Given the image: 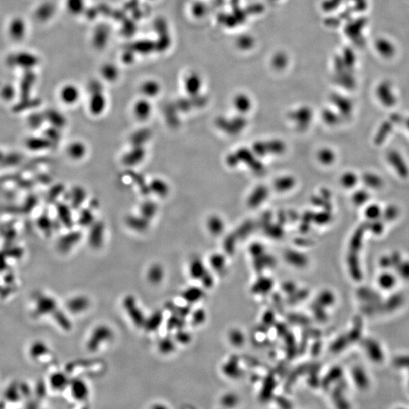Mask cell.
<instances>
[{
	"label": "cell",
	"instance_id": "d4e9b609",
	"mask_svg": "<svg viewBox=\"0 0 409 409\" xmlns=\"http://www.w3.org/2000/svg\"><path fill=\"white\" fill-rule=\"evenodd\" d=\"M164 277H165V270H164L163 267L160 264H153L147 270V278L150 284H155V285L160 284L163 281Z\"/></svg>",
	"mask_w": 409,
	"mask_h": 409
},
{
	"label": "cell",
	"instance_id": "7bdbcfd3",
	"mask_svg": "<svg viewBox=\"0 0 409 409\" xmlns=\"http://www.w3.org/2000/svg\"><path fill=\"white\" fill-rule=\"evenodd\" d=\"M190 340V337L188 333L185 332L182 329L178 330L175 333V340L178 342V343L185 344V343H188Z\"/></svg>",
	"mask_w": 409,
	"mask_h": 409
},
{
	"label": "cell",
	"instance_id": "b9f144b4",
	"mask_svg": "<svg viewBox=\"0 0 409 409\" xmlns=\"http://www.w3.org/2000/svg\"><path fill=\"white\" fill-rule=\"evenodd\" d=\"M190 274L193 278H199L202 276L203 270L200 263L198 261H194L190 264Z\"/></svg>",
	"mask_w": 409,
	"mask_h": 409
},
{
	"label": "cell",
	"instance_id": "277c9868",
	"mask_svg": "<svg viewBox=\"0 0 409 409\" xmlns=\"http://www.w3.org/2000/svg\"><path fill=\"white\" fill-rule=\"evenodd\" d=\"M108 99L102 90H93L89 98L87 108L93 117H99L106 111Z\"/></svg>",
	"mask_w": 409,
	"mask_h": 409
},
{
	"label": "cell",
	"instance_id": "9a60e30c",
	"mask_svg": "<svg viewBox=\"0 0 409 409\" xmlns=\"http://www.w3.org/2000/svg\"><path fill=\"white\" fill-rule=\"evenodd\" d=\"M149 191L159 198H165L169 195V188L167 181L162 178H153L148 185Z\"/></svg>",
	"mask_w": 409,
	"mask_h": 409
},
{
	"label": "cell",
	"instance_id": "e575fe53",
	"mask_svg": "<svg viewBox=\"0 0 409 409\" xmlns=\"http://www.w3.org/2000/svg\"><path fill=\"white\" fill-rule=\"evenodd\" d=\"M54 317L59 325L65 331H70L72 327V324L66 315L62 311L56 310L54 312Z\"/></svg>",
	"mask_w": 409,
	"mask_h": 409
},
{
	"label": "cell",
	"instance_id": "52a82bcc",
	"mask_svg": "<svg viewBox=\"0 0 409 409\" xmlns=\"http://www.w3.org/2000/svg\"><path fill=\"white\" fill-rule=\"evenodd\" d=\"M376 96L380 103L386 108H392L396 104V97L389 81H383L376 89Z\"/></svg>",
	"mask_w": 409,
	"mask_h": 409
},
{
	"label": "cell",
	"instance_id": "2e32d148",
	"mask_svg": "<svg viewBox=\"0 0 409 409\" xmlns=\"http://www.w3.org/2000/svg\"><path fill=\"white\" fill-rule=\"evenodd\" d=\"M87 0H64L65 11L73 17L81 16L87 9Z\"/></svg>",
	"mask_w": 409,
	"mask_h": 409
},
{
	"label": "cell",
	"instance_id": "e0dca14e",
	"mask_svg": "<svg viewBox=\"0 0 409 409\" xmlns=\"http://www.w3.org/2000/svg\"><path fill=\"white\" fill-rule=\"evenodd\" d=\"M100 76L106 83L112 84L119 80L120 73L118 67L113 63H105L101 67Z\"/></svg>",
	"mask_w": 409,
	"mask_h": 409
},
{
	"label": "cell",
	"instance_id": "ffe728a7",
	"mask_svg": "<svg viewBox=\"0 0 409 409\" xmlns=\"http://www.w3.org/2000/svg\"><path fill=\"white\" fill-rule=\"evenodd\" d=\"M87 197V192L80 186H76L71 189L69 193L70 206L71 208L78 209L83 205Z\"/></svg>",
	"mask_w": 409,
	"mask_h": 409
},
{
	"label": "cell",
	"instance_id": "7c38bea8",
	"mask_svg": "<svg viewBox=\"0 0 409 409\" xmlns=\"http://www.w3.org/2000/svg\"><path fill=\"white\" fill-rule=\"evenodd\" d=\"M66 153L70 159L74 161H80L84 159L88 153V149L84 142L81 141H74L68 144Z\"/></svg>",
	"mask_w": 409,
	"mask_h": 409
},
{
	"label": "cell",
	"instance_id": "f35d334b",
	"mask_svg": "<svg viewBox=\"0 0 409 409\" xmlns=\"http://www.w3.org/2000/svg\"><path fill=\"white\" fill-rule=\"evenodd\" d=\"M201 296V292L197 288H189L183 293V297L186 301L193 303L199 300Z\"/></svg>",
	"mask_w": 409,
	"mask_h": 409
},
{
	"label": "cell",
	"instance_id": "f546056e",
	"mask_svg": "<svg viewBox=\"0 0 409 409\" xmlns=\"http://www.w3.org/2000/svg\"><path fill=\"white\" fill-rule=\"evenodd\" d=\"M95 222H96V221H95L94 215H93V212L90 210V209L81 210L78 218V223L80 224V226L84 227H90Z\"/></svg>",
	"mask_w": 409,
	"mask_h": 409
},
{
	"label": "cell",
	"instance_id": "83f0119b",
	"mask_svg": "<svg viewBox=\"0 0 409 409\" xmlns=\"http://www.w3.org/2000/svg\"><path fill=\"white\" fill-rule=\"evenodd\" d=\"M59 216H60L62 222L63 223L64 225L67 228H72L74 225V221H73L72 214H71V206H66V205H62L60 206V209H59Z\"/></svg>",
	"mask_w": 409,
	"mask_h": 409
},
{
	"label": "cell",
	"instance_id": "603a6c76",
	"mask_svg": "<svg viewBox=\"0 0 409 409\" xmlns=\"http://www.w3.org/2000/svg\"><path fill=\"white\" fill-rule=\"evenodd\" d=\"M71 380V379L69 378L65 373L57 372L52 375L50 383L53 389L62 391L69 386Z\"/></svg>",
	"mask_w": 409,
	"mask_h": 409
},
{
	"label": "cell",
	"instance_id": "8992f818",
	"mask_svg": "<svg viewBox=\"0 0 409 409\" xmlns=\"http://www.w3.org/2000/svg\"><path fill=\"white\" fill-rule=\"evenodd\" d=\"M138 90L141 97L153 101L160 96L162 91V86L159 80L150 77L144 79L141 82Z\"/></svg>",
	"mask_w": 409,
	"mask_h": 409
},
{
	"label": "cell",
	"instance_id": "d6986e66",
	"mask_svg": "<svg viewBox=\"0 0 409 409\" xmlns=\"http://www.w3.org/2000/svg\"><path fill=\"white\" fill-rule=\"evenodd\" d=\"M375 48L383 57L390 59L395 54V47L390 40L386 38L377 39Z\"/></svg>",
	"mask_w": 409,
	"mask_h": 409
},
{
	"label": "cell",
	"instance_id": "60d3db41",
	"mask_svg": "<svg viewBox=\"0 0 409 409\" xmlns=\"http://www.w3.org/2000/svg\"><path fill=\"white\" fill-rule=\"evenodd\" d=\"M340 110L345 115H350L352 111V105L350 101L346 99H339L337 101Z\"/></svg>",
	"mask_w": 409,
	"mask_h": 409
},
{
	"label": "cell",
	"instance_id": "74e56055",
	"mask_svg": "<svg viewBox=\"0 0 409 409\" xmlns=\"http://www.w3.org/2000/svg\"><path fill=\"white\" fill-rule=\"evenodd\" d=\"M358 181V176L353 172H348L346 175H343V178H342V182H343V185H344V187H347V188H352V187H355Z\"/></svg>",
	"mask_w": 409,
	"mask_h": 409
},
{
	"label": "cell",
	"instance_id": "6da1fadb",
	"mask_svg": "<svg viewBox=\"0 0 409 409\" xmlns=\"http://www.w3.org/2000/svg\"><path fill=\"white\" fill-rule=\"evenodd\" d=\"M114 337V333L108 325L97 326L93 330L87 343V349L89 352H96L100 346L106 342L110 341Z\"/></svg>",
	"mask_w": 409,
	"mask_h": 409
},
{
	"label": "cell",
	"instance_id": "9c48e42d",
	"mask_svg": "<svg viewBox=\"0 0 409 409\" xmlns=\"http://www.w3.org/2000/svg\"><path fill=\"white\" fill-rule=\"evenodd\" d=\"M71 395L78 401H84L89 398L90 390L84 380L80 378L71 379L69 385Z\"/></svg>",
	"mask_w": 409,
	"mask_h": 409
},
{
	"label": "cell",
	"instance_id": "4316f807",
	"mask_svg": "<svg viewBox=\"0 0 409 409\" xmlns=\"http://www.w3.org/2000/svg\"><path fill=\"white\" fill-rule=\"evenodd\" d=\"M158 206L156 202L152 200H147L141 204L140 208V215L148 220L154 218L157 213Z\"/></svg>",
	"mask_w": 409,
	"mask_h": 409
},
{
	"label": "cell",
	"instance_id": "bcb514c9",
	"mask_svg": "<svg viewBox=\"0 0 409 409\" xmlns=\"http://www.w3.org/2000/svg\"><path fill=\"white\" fill-rule=\"evenodd\" d=\"M148 1H150V2H156L157 0H148Z\"/></svg>",
	"mask_w": 409,
	"mask_h": 409
},
{
	"label": "cell",
	"instance_id": "f1b7e54d",
	"mask_svg": "<svg viewBox=\"0 0 409 409\" xmlns=\"http://www.w3.org/2000/svg\"><path fill=\"white\" fill-rule=\"evenodd\" d=\"M184 325V317L173 315V314H172V315L168 318L167 322H166V328L169 331H177L178 330L182 329Z\"/></svg>",
	"mask_w": 409,
	"mask_h": 409
},
{
	"label": "cell",
	"instance_id": "7402d4cb",
	"mask_svg": "<svg viewBox=\"0 0 409 409\" xmlns=\"http://www.w3.org/2000/svg\"><path fill=\"white\" fill-rule=\"evenodd\" d=\"M393 122L392 120H387V121L383 122V124L379 127L377 133H376L375 138H374V143L376 145L380 146L386 141L388 137L390 134L393 129Z\"/></svg>",
	"mask_w": 409,
	"mask_h": 409
},
{
	"label": "cell",
	"instance_id": "836d02e7",
	"mask_svg": "<svg viewBox=\"0 0 409 409\" xmlns=\"http://www.w3.org/2000/svg\"><path fill=\"white\" fill-rule=\"evenodd\" d=\"M370 199V193L365 190H358L352 196L354 204L357 206H364Z\"/></svg>",
	"mask_w": 409,
	"mask_h": 409
},
{
	"label": "cell",
	"instance_id": "ee69618b",
	"mask_svg": "<svg viewBox=\"0 0 409 409\" xmlns=\"http://www.w3.org/2000/svg\"><path fill=\"white\" fill-rule=\"evenodd\" d=\"M356 4V8L359 11H364L367 8V1L366 0H354Z\"/></svg>",
	"mask_w": 409,
	"mask_h": 409
},
{
	"label": "cell",
	"instance_id": "1f68e13d",
	"mask_svg": "<svg viewBox=\"0 0 409 409\" xmlns=\"http://www.w3.org/2000/svg\"><path fill=\"white\" fill-rule=\"evenodd\" d=\"M383 210L377 204H371L364 210V216L369 221H375L382 217Z\"/></svg>",
	"mask_w": 409,
	"mask_h": 409
},
{
	"label": "cell",
	"instance_id": "d6a6232c",
	"mask_svg": "<svg viewBox=\"0 0 409 409\" xmlns=\"http://www.w3.org/2000/svg\"><path fill=\"white\" fill-rule=\"evenodd\" d=\"M165 308H166V310L169 311L173 315H179V316L184 317V318L189 314L188 307L178 306V305L175 304L172 302H167L165 304Z\"/></svg>",
	"mask_w": 409,
	"mask_h": 409
},
{
	"label": "cell",
	"instance_id": "3957f363",
	"mask_svg": "<svg viewBox=\"0 0 409 409\" xmlns=\"http://www.w3.org/2000/svg\"><path fill=\"white\" fill-rule=\"evenodd\" d=\"M122 305L133 324L138 328H143L147 317L138 306L134 296H126L123 300Z\"/></svg>",
	"mask_w": 409,
	"mask_h": 409
},
{
	"label": "cell",
	"instance_id": "8fae6325",
	"mask_svg": "<svg viewBox=\"0 0 409 409\" xmlns=\"http://www.w3.org/2000/svg\"><path fill=\"white\" fill-rule=\"evenodd\" d=\"M146 156V150L143 146H132L123 156V162L127 166H138L144 161Z\"/></svg>",
	"mask_w": 409,
	"mask_h": 409
},
{
	"label": "cell",
	"instance_id": "d590c367",
	"mask_svg": "<svg viewBox=\"0 0 409 409\" xmlns=\"http://www.w3.org/2000/svg\"><path fill=\"white\" fill-rule=\"evenodd\" d=\"M40 309L41 312H44V313H47V312L54 313L57 310L56 301L53 299L46 297V298L43 299L40 301Z\"/></svg>",
	"mask_w": 409,
	"mask_h": 409
},
{
	"label": "cell",
	"instance_id": "484cf974",
	"mask_svg": "<svg viewBox=\"0 0 409 409\" xmlns=\"http://www.w3.org/2000/svg\"><path fill=\"white\" fill-rule=\"evenodd\" d=\"M176 345H175V339L171 337H163L159 340L158 343V350L162 355H169L175 350Z\"/></svg>",
	"mask_w": 409,
	"mask_h": 409
},
{
	"label": "cell",
	"instance_id": "ac0fdd59",
	"mask_svg": "<svg viewBox=\"0 0 409 409\" xmlns=\"http://www.w3.org/2000/svg\"><path fill=\"white\" fill-rule=\"evenodd\" d=\"M164 321V314L161 310H156L146 318L144 328L147 332H156Z\"/></svg>",
	"mask_w": 409,
	"mask_h": 409
},
{
	"label": "cell",
	"instance_id": "ab89813d",
	"mask_svg": "<svg viewBox=\"0 0 409 409\" xmlns=\"http://www.w3.org/2000/svg\"><path fill=\"white\" fill-rule=\"evenodd\" d=\"M367 229L371 230L374 234L380 235L383 233V230H384V224L379 219L371 221L370 224H367Z\"/></svg>",
	"mask_w": 409,
	"mask_h": 409
},
{
	"label": "cell",
	"instance_id": "f6af8a7d",
	"mask_svg": "<svg viewBox=\"0 0 409 409\" xmlns=\"http://www.w3.org/2000/svg\"><path fill=\"white\" fill-rule=\"evenodd\" d=\"M406 126H407V129H408L409 130V118L407 119V122H406Z\"/></svg>",
	"mask_w": 409,
	"mask_h": 409
},
{
	"label": "cell",
	"instance_id": "5b68a950",
	"mask_svg": "<svg viewBox=\"0 0 409 409\" xmlns=\"http://www.w3.org/2000/svg\"><path fill=\"white\" fill-rule=\"evenodd\" d=\"M131 111L135 120L142 123L147 121L150 120L153 112L152 100L140 96L133 102Z\"/></svg>",
	"mask_w": 409,
	"mask_h": 409
},
{
	"label": "cell",
	"instance_id": "8d00e7d4",
	"mask_svg": "<svg viewBox=\"0 0 409 409\" xmlns=\"http://www.w3.org/2000/svg\"><path fill=\"white\" fill-rule=\"evenodd\" d=\"M399 215V209L395 205H389L383 211L382 217H383L386 221H393Z\"/></svg>",
	"mask_w": 409,
	"mask_h": 409
},
{
	"label": "cell",
	"instance_id": "4fadbf2b",
	"mask_svg": "<svg viewBox=\"0 0 409 409\" xmlns=\"http://www.w3.org/2000/svg\"><path fill=\"white\" fill-rule=\"evenodd\" d=\"M90 306V300L84 295L72 297L67 303V309L72 314H80L85 312Z\"/></svg>",
	"mask_w": 409,
	"mask_h": 409
},
{
	"label": "cell",
	"instance_id": "7a4b0ae2",
	"mask_svg": "<svg viewBox=\"0 0 409 409\" xmlns=\"http://www.w3.org/2000/svg\"><path fill=\"white\" fill-rule=\"evenodd\" d=\"M81 97V89L74 82L65 83L59 89V100L65 106H74L78 104Z\"/></svg>",
	"mask_w": 409,
	"mask_h": 409
},
{
	"label": "cell",
	"instance_id": "30bf717a",
	"mask_svg": "<svg viewBox=\"0 0 409 409\" xmlns=\"http://www.w3.org/2000/svg\"><path fill=\"white\" fill-rule=\"evenodd\" d=\"M105 237V226L102 222H95L90 227L88 242L90 247L99 249L103 245Z\"/></svg>",
	"mask_w": 409,
	"mask_h": 409
},
{
	"label": "cell",
	"instance_id": "44dd1931",
	"mask_svg": "<svg viewBox=\"0 0 409 409\" xmlns=\"http://www.w3.org/2000/svg\"><path fill=\"white\" fill-rule=\"evenodd\" d=\"M127 226L137 232H144L148 229L150 220L142 215H130L126 219Z\"/></svg>",
	"mask_w": 409,
	"mask_h": 409
},
{
	"label": "cell",
	"instance_id": "4dcf8cb0",
	"mask_svg": "<svg viewBox=\"0 0 409 409\" xmlns=\"http://www.w3.org/2000/svg\"><path fill=\"white\" fill-rule=\"evenodd\" d=\"M10 33L13 38L20 39L21 37L22 38L25 33V25L23 21H21L20 19L13 21L10 25Z\"/></svg>",
	"mask_w": 409,
	"mask_h": 409
},
{
	"label": "cell",
	"instance_id": "cb8c5ba5",
	"mask_svg": "<svg viewBox=\"0 0 409 409\" xmlns=\"http://www.w3.org/2000/svg\"><path fill=\"white\" fill-rule=\"evenodd\" d=\"M362 181L366 187L373 190H379L383 187L384 181L380 175L372 172H366L363 175Z\"/></svg>",
	"mask_w": 409,
	"mask_h": 409
},
{
	"label": "cell",
	"instance_id": "ba28073f",
	"mask_svg": "<svg viewBox=\"0 0 409 409\" xmlns=\"http://www.w3.org/2000/svg\"><path fill=\"white\" fill-rule=\"evenodd\" d=\"M386 159L392 169L396 172L398 176L407 178L409 175V169L403 156L399 152L392 150L388 152Z\"/></svg>",
	"mask_w": 409,
	"mask_h": 409
},
{
	"label": "cell",
	"instance_id": "5bb4252c",
	"mask_svg": "<svg viewBox=\"0 0 409 409\" xmlns=\"http://www.w3.org/2000/svg\"><path fill=\"white\" fill-rule=\"evenodd\" d=\"M81 239V233L78 231H71L68 234L61 238L59 242V248L62 252H69Z\"/></svg>",
	"mask_w": 409,
	"mask_h": 409
}]
</instances>
